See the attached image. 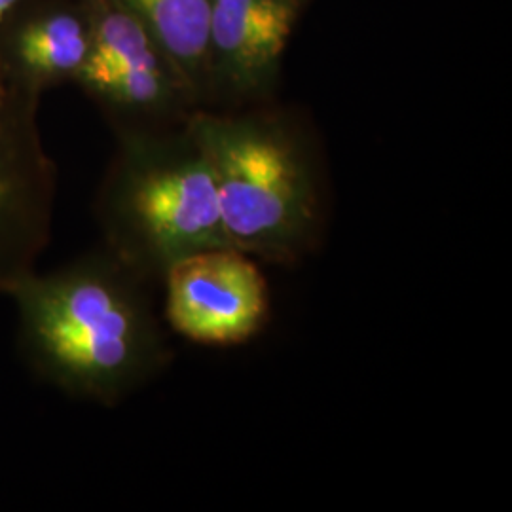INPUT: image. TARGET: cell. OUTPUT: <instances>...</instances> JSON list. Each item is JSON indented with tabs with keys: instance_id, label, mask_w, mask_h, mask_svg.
I'll return each instance as SVG.
<instances>
[{
	"instance_id": "1",
	"label": "cell",
	"mask_w": 512,
	"mask_h": 512,
	"mask_svg": "<svg viewBox=\"0 0 512 512\" xmlns=\"http://www.w3.org/2000/svg\"><path fill=\"white\" fill-rule=\"evenodd\" d=\"M150 283L105 247L23 275L8 293L33 374L76 401L114 406L154 380L171 346Z\"/></svg>"
},
{
	"instance_id": "2",
	"label": "cell",
	"mask_w": 512,
	"mask_h": 512,
	"mask_svg": "<svg viewBox=\"0 0 512 512\" xmlns=\"http://www.w3.org/2000/svg\"><path fill=\"white\" fill-rule=\"evenodd\" d=\"M192 137L211 165L228 245L272 264L304 255L317 238L321 211L293 143L270 126L220 118H198Z\"/></svg>"
},
{
	"instance_id": "3",
	"label": "cell",
	"mask_w": 512,
	"mask_h": 512,
	"mask_svg": "<svg viewBox=\"0 0 512 512\" xmlns=\"http://www.w3.org/2000/svg\"><path fill=\"white\" fill-rule=\"evenodd\" d=\"M103 247L150 285L184 256L230 247L211 165L194 141L173 152H135L97 207Z\"/></svg>"
},
{
	"instance_id": "4",
	"label": "cell",
	"mask_w": 512,
	"mask_h": 512,
	"mask_svg": "<svg viewBox=\"0 0 512 512\" xmlns=\"http://www.w3.org/2000/svg\"><path fill=\"white\" fill-rule=\"evenodd\" d=\"M164 317L186 340L236 346L264 329L270 291L255 258L234 247L184 256L164 279Z\"/></svg>"
},
{
	"instance_id": "5",
	"label": "cell",
	"mask_w": 512,
	"mask_h": 512,
	"mask_svg": "<svg viewBox=\"0 0 512 512\" xmlns=\"http://www.w3.org/2000/svg\"><path fill=\"white\" fill-rule=\"evenodd\" d=\"M54 228V192L46 167L25 158L0 118V298L37 268Z\"/></svg>"
},
{
	"instance_id": "6",
	"label": "cell",
	"mask_w": 512,
	"mask_h": 512,
	"mask_svg": "<svg viewBox=\"0 0 512 512\" xmlns=\"http://www.w3.org/2000/svg\"><path fill=\"white\" fill-rule=\"evenodd\" d=\"M296 16V0H213L211 44L230 76L253 88L283 54Z\"/></svg>"
},
{
	"instance_id": "7",
	"label": "cell",
	"mask_w": 512,
	"mask_h": 512,
	"mask_svg": "<svg viewBox=\"0 0 512 512\" xmlns=\"http://www.w3.org/2000/svg\"><path fill=\"white\" fill-rule=\"evenodd\" d=\"M154 29L167 52L196 67L211 46L213 0H129Z\"/></svg>"
},
{
	"instance_id": "8",
	"label": "cell",
	"mask_w": 512,
	"mask_h": 512,
	"mask_svg": "<svg viewBox=\"0 0 512 512\" xmlns=\"http://www.w3.org/2000/svg\"><path fill=\"white\" fill-rule=\"evenodd\" d=\"M19 54L31 71L55 76L82 67L88 55V42L76 19L55 16L25 31Z\"/></svg>"
},
{
	"instance_id": "9",
	"label": "cell",
	"mask_w": 512,
	"mask_h": 512,
	"mask_svg": "<svg viewBox=\"0 0 512 512\" xmlns=\"http://www.w3.org/2000/svg\"><path fill=\"white\" fill-rule=\"evenodd\" d=\"M152 63H158V59L150 50L145 29L131 16L110 14L101 21L95 38V48L92 54L86 55L80 73Z\"/></svg>"
},
{
	"instance_id": "10",
	"label": "cell",
	"mask_w": 512,
	"mask_h": 512,
	"mask_svg": "<svg viewBox=\"0 0 512 512\" xmlns=\"http://www.w3.org/2000/svg\"><path fill=\"white\" fill-rule=\"evenodd\" d=\"M16 2H18V0H0V19L6 14V10H8L10 6H14Z\"/></svg>"
}]
</instances>
